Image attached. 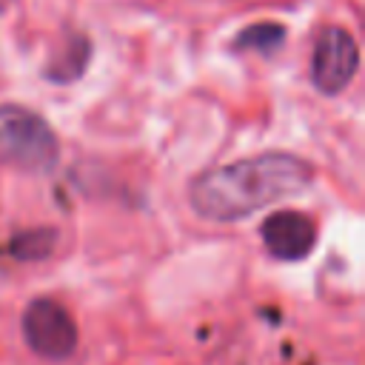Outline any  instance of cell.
Masks as SVG:
<instances>
[{
    "instance_id": "cell-1",
    "label": "cell",
    "mask_w": 365,
    "mask_h": 365,
    "mask_svg": "<svg viewBox=\"0 0 365 365\" xmlns=\"http://www.w3.org/2000/svg\"><path fill=\"white\" fill-rule=\"evenodd\" d=\"M314 180L308 160L288 151H265L237 163L214 165L194 177L188 188L191 208L211 222H234L265 205L297 197Z\"/></svg>"
},
{
    "instance_id": "cell-2",
    "label": "cell",
    "mask_w": 365,
    "mask_h": 365,
    "mask_svg": "<svg viewBox=\"0 0 365 365\" xmlns=\"http://www.w3.org/2000/svg\"><path fill=\"white\" fill-rule=\"evenodd\" d=\"M60 160L54 128L31 108L0 106V163L23 171H51Z\"/></svg>"
},
{
    "instance_id": "cell-3",
    "label": "cell",
    "mask_w": 365,
    "mask_h": 365,
    "mask_svg": "<svg viewBox=\"0 0 365 365\" xmlns=\"http://www.w3.org/2000/svg\"><path fill=\"white\" fill-rule=\"evenodd\" d=\"M23 339L37 356L60 362L74 354L80 334L68 308L51 297H37L23 311Z\"/></svg>"
},
{
    "instance_id": "cell-4",
    "label": "cell",
    "mask_w": 365,
    "mask_h": 365,
    "mask_svg": "<svg viewBox=\"0 0 365 365\" xmlns=\"http://www.w3.org/2000/svg\"><path fill=\"white\" fill-rule=\"evenodd\" d=\"M359 68V46L354 34L342 26H325L311 51V83L317 91L334 97L342 94Z\"/></svg>"
},
{
    "instance_id": "cell-5",
    "label": "cell",
    "mask_w": 365,
    "mask_h": 365,
    "mask_svg": "<svg viewBox=\"0 0 365 365\" xmlns=\"http://www.w3.org/2000/svg\"><path fill=\"white\" fill-rule=\"evenodd\" d=\"M259 234H262L268 254L282 262L305 259L317 242L314 220L308 214L291 211V208H282V211H274L271 217H265V222L259 225Z\"/></svg>"
},
{
    "instance_id": "cell-6",
    "label": "cell",
    "mask_w": 365,
    "mask_h": 365,
    "mask_svg": "<svg viewBox=\"0 0 365 365\" xmlns=\"http://www.w3.org/2000/svg\"><path fill=\"white\" fill-rule=\"evenodd\" d=\"M88 57H91V40L83 31H68L66 40L54 48L51 60L46 63L43 77L57 83V86H68V83L83 77Z\"/></svg>"
},
{
    "instance_id": "cell-7",
    "label": "cell",
    "mask_w": 365,
    "mask_h": 365,
    "mask_svg": "<svg viewBox=\"0 0 365 365\" xmlns=\"http://www.w3.org/2000/svg\"><path fill=\"white\" fill-rule=\"evenodd\" d=\"M285 43V26L279 23H254L234 37V51H257L274 54Z\"/></svg>"
},
{
    "instance_id": "cell-8",
    "label": "cell",
    "mask_w": 365,
    "mask_h": 365,
    "mask_svg": "<svg viewBox=\"0 0 365 365\" xmlns=\"http://www.w3.org/2000/svg\"><path fill=\"white\" fill-rule=\"evenodd\" d=\"M57 242V231L51 228H29L23 234H17L11 240V254L20 257V259H40L46 254H51Z\"/></svg>"
},
{
    "instance_id": "cell-9",
    "label": "cell",
    "mask_w": 365,
    "mask_h": 365,
    "mask_svg": "<svg viewBox=\"0 0 365 365\" xmlns=\"http://www.w3.org/2000/svg\"><path fill=\"white\" fill-rule=\"evenodd\" d=\"M9 3H11V0H0V9H6V6H9Z\"/></svg>"
}]
</instances>
